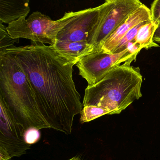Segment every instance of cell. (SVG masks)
Listing matches in <instances>:
<instances>
[{
    "label": "cell",
    "instance_id": "obj_1",
    "mask_svg": "<svg viewBox=\"0 0 160 160\" xmlns=\"http://www.w3.org/2000/svg\"><path fill=\"white\" fill-rule=\"evenodd\" d=\"M6 50L14 56L28 76L38 109L49 128L70 134L74 117L83 108L73 79L75 63L53 46L31 44Z\"/></svg>",
    "mask_w": 160,
    "mask_h": 160
},
{
    "label": "cell",
    "instance_id": "obj_2",
    "mask_svg": "<svg viewBox=\"0 0 160 160\" xmlns=\"http://www.w3.org/2000/svg\"><path fill=\"white\" fill-rule=\"evenodd\" d=\"M0 96L24 132L50 128L38 109L28 76L7 50L0 52Z\"/></svg>",
    "mask_w": 160,
    "mask_h": 160
},
{
    "label": "cell",
    "instance_id": "obj_3",
    "mask_svg": "<svg viewBox=\"0 0 160 160\" xmlns=\"http://www.w3.org/2000/svg\"><path fill=\"white\" fill-rule=\"evenodd\" d=\"M143 79L138 67L124 63L116 65L97 84L85 89L83 107L95 106L119 114L142 97Z\"/></svg>",
    "mask_w": 160,
    "mask_h": 160
},
{
    "label": "cell",
    "instance_id": "obj_4",
    "mask_svg": "<svg viewBox=\"0 0 160 160\" xmlns=\"http://www.w3.org/2000/svg\"><path fill=\"white\" fill-rule=\"evenodd\" d=\"M77 12H66L63 17L54 21L40 12L32 13L28 18L22 17L7 27L9 34L14 39L25 38L32 44H48L54 46L58 33L75 16Z\"/></svg>",
    "mask_w": 160,
    "mask_h": 160
},
{
    "label": "cell",
    "instance_id": "obj_5",
    "mask_svg": "<svg viewBox=\"0 0 160 160\" xmlns=\"http://www.w3.org/2000/svg\"><path fill=\"white\" fill-rule=\"evenodd\" d=\"M139 0H106L102 15L89 44L97 50L129 16L142 5Z\"/></svg>",
    "mask_w": 160,
    "mask_h": 160
},
{
    "label": "cell",
    "instance_id": "obj_6",
    "mask_svg": "<svg viewBox=\"0 0 160 160\" xmlns=\"http://www.w3.org/2000/svg\"><path fill=\"white\" fill-rule=\"evenodd\" d=\"M136 59L127 48L115 54L97 50L82 58L76 65L79 75L87 80L88 86H92L102 80L114 66L122 62L131 64Z\"/></svg>",
    "mask_w": 160,
    "mask_h": 160
},
{
    "label": "cell",
    "instance_id": "obj_7",
    "mask_svg": "<svg viewBox=\"0 0 160 160\" xmlns=\"http://www.w3.org/2000/svg\"><path fill=\"white\" fill-rule=\"evenodd\" d=\"M102 4L77 12L75 16L59 32L57 41L89 44L101 18Z\"/></svg>",
    "mask_w": 160,
    "mask_h": 160
},
{
    "label": "cell",
    "instance_id": "obj_8",
    "mask_svg": "<svg viewBox=\"0 0 160 160\" xmlns=\"http://www.w3.org/2000/svg\"><path fill=\"white\" fill-rule=\"evenodd\" d=\"M0 146L5 148L11 156L20 157L27 153L31 145L26 142L24 131L17 122L0 96Z\"/></svg>",
    "mask_w": 160,
    "mask_h": 160
},
{
    "label": "cell",
    "instance_id": "obj_9",
    "mask_svg": "<svg viewBox=\"0 0 160 160\" xmlns=\"http://www.w3.org/2000/svg\"><path fill=\"white\" fill-rule=\"evenodd\" d=\"M150 20V10L143 4L129 16L97 50L113 54L122 39L130 30L140 23Z\"/></svg>",
    "mask_w": 160,
    "mask_h": 160
},
{
    "label": "cell",
    "instance_id": "obj_10",
    "mask_svg": "<svg viewBox=\"0 0 160 160\" xmlns=\"http://www.w3.org/2000/svg\"><path fill=\"white\" fill-rule=\"evenodd\" d=\"M30 11L29 0H1L0 22L9 25L22 17H27Z\"/></svg>",
    "mask_w": 160,
    "mask_h": 160
},
{
    "label": "cell",
    "instance_id": "obj_11",
    "mask_svg": "<svg viewBox=\"0 0 160 160\" xmlns=\"http://www.w3.org/2000/svg\"><path fill=\"white\" fill-rule=\"evenodd\" d=\"M53 46L59 54L76 64L94 50V47L86 42H67L56 41Z\"/></svg>",
    "mask_w": 160,
    "mask_h": 160
},
{
    "label": "cell",
    "instance_id": "obj_12",
    "mask_svg": "<svg viewBox=\"0 0 160 160\" xmlns=\"http://www.w3.org/2000/svg\"><path fill=\"white\" fill-rule=\"evenodd\" d=\"M158 25L151 21H147L139 28L135 38L134 42L138 44L142 49H148L159 46L153 41L154 33Z\"/></svg>",
    "mask_w": 160,
    "mask_h": 160
},
{
    "label": "cell",
    "instance_id": "obj_13",
    "mask_svg": "<svg viewBox=\"0 0 160 160\" xmlns=\"http://www.w3.org/2000/svg\"><path fill=\"white\" fill-rule=\"evenodd\" d=\"M105 115H110V112L95 106H87L83 107L80 113V121L81 123L89 122Z\"/></svg>",
    "mask_w": 160,
    "mask_h": 160
},
{
    "label": "cell",
    "instance_id": "obj_14",
    "mask_svg": "<svg viewBox=\"0 0 160 160\" xmlns=\"http://www.w3.org/2000/svg\"><path fill=\"white\" fill-rule=\"evenodd\" d=\"M19 39H14L7 30V27L0 22V52L14 47L15 43H18Z\"/></svg>",
    "mask_w": 160,
    "mask_h": 160
},
{
    "label": "cell",
    "instance_id": "obj_15",
    "mask_svg": "<svg viewBox=\"0 0 160 160\" xmlns=\"http://www.w3.org/2000/svg\"><path fill=\"white\" fill-rule=\"evenodd\" d=\"M151 21V20H150ZM146 22H142L140 23L138 25H137L135 27L131 29L126 34L124 35V37L122 39L121 42H120L118 45L116 49H115L113 54L115 53H118L122 51H123L126 49V46L130 42L134 41L135 38L139 30V28L142 27V25H144Z\"/></svg>",
    "mask_w": 160,
    "mask_h": 160
},
{
    "label": "cell",
    "instance_id": "obj_16",
    "mask_svg": "<svg viewBox=\"0 0 160 160\" xmlns=\"http://www.w3.org/2000/svg\"><path fill=\"white\" fill-rule=\"evenodd\" d=\"M25 141L28 145L35 144L41 138V133L39 130L35 128H30L24 132Z\"/></svg>",
    "mask_w": 160,
    "mask_h": 160
},
{
    "label": "cell",
    "instance_id": "obj_17",
    "mask_svg": "<svg viewBox=\"0 0 160 160\" xmlns=\"http://www.w3.org/2000/svg\"><path fill=\"white\" fill-rule=\"evenodd\" d=\"M151 18L153 23L160 24V0H155L151 5Z\"/></svg>",
    "mask_w": 160,
    "mask_h": 160
},
{
    "label": "cell",
    "instance_id": "obj_18",
    "mask_svg": "<svg viewBox=\"0 0 160 160\" xmlns=\"http://www.w3.org/2000/svg\"><path fill=\"white\" fill-rule=\"evenodd\" d=\"M12 158L8 151L5 148L0 146V160H10Z\"/></svg>",
    "mask_w": 160,
    "mask_h": 160
},
{
    "label": "cell",
    "instance_id": "obj_19",
    "mask_svg": "<svg viewBox=\"0 0 160 160\" xmlns=\"http://www.w3.org/2000/svg\"><path fill=\"white\" fill-rule=\"evenodd\" d=\"M153 41L155 43H160V24H159L158 28L155 31Z\"/></svg>",
    "mask_w": 160,
    "mask_h": 160
},
{
    "label": "cell",
    "instance_id": "obj_20",
    "mask_svg": "<svg viewBox=\"0 0 160 160\" xmlns=\"http://www.w3.org/2000/svg\"><path fill=\"white\" fill-rule=\"evenodd\" d=\"M69 160H81L78 157H74Z\"/></svg>",
    "mask_w": 160,
    "mask_h": 160
}]
</instances>
